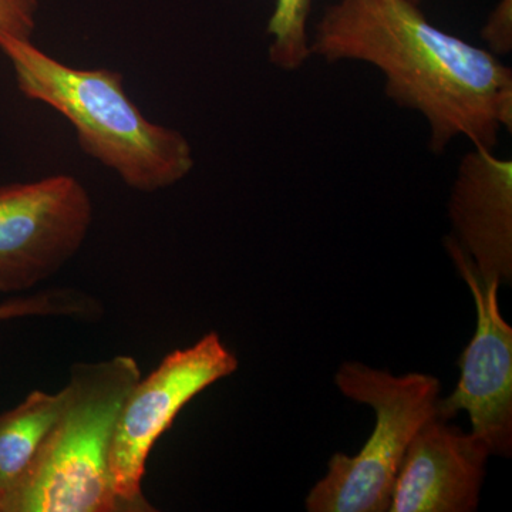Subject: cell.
<instances>
[{
	"label": "cell",
	"mask_w": 512,
	"mask_h": 512,
	"mask_svg": "<svg viewBox=\"0 0 512 512\" xmlns=\"http://www.w3.org/2000/svg\"><path fill=\"white\" fill-rule=\"evenodd\" d=\"M37 12V0H0V32L22 39H32Z\"/></svg>",
	"instance_id": "cell-14"
},
{
	"label": "cell",
	"mask_w": 512,
	"mask_h": 512,
	"mask_svg": "<svg viewBox=\"0 0 512 512\" xmlns=\"http://www.w3.org/2000/svg\"><path fill=\"white\" fill-rule=\"evenodd\" d=\"M0 512H3V504H2V500H0Z\"/></svg>",
	"instance_id": "cell-15"
},
{
	"label": "cell",
	"mask_w": 512,
	"mask_h": 512,
	"mask_svg": "<svg viewBox=\"0 0 512 512\" xmlns=\"http://www.w3.org/2000/svg\"><path fill=\"white\" fill-rule=\"evenodd\" d=\"M335 383L343 396L375 410L376 426L356 456L333 454L328 473L306 497V511H389L407 448L420 427L439 416L440 380L426 373L394 376L363 363L345 362Z\"/></svg>",
	"instance_id": "cell-4"
},
{
	"label": "cell",
	"mask_w": 512,
	"mask_h": 512,
	"mask_svg": "<svg viewBox=\"0 0 512 512\" xmlns=\"http://www.w3.org/2000/svg\"><path fill=\"white\" fill-rule=\"evenodd\" d=\"M413 2L419 3V5H420V3L424 2V0H413Z\"/></svg>",
	"instance_id": "cell-16"
},
{
	"label": "cell",
	"mask_w": 512,
	"mask_h": 512,
	"mask_svg": "<svg viewBox=\"0 0 512 512\" xmlns=\"http://www.w3.org/2000/svg\"><path fill=\"white\" fill-rule=\"evenodd\" d=\"M103 312L101 303L90 293L73 288H53L2 303L0 322L36 316L96 322L103 316Z\"/></svg>",
	"instance_id": "cell-12"
},
{
	"label": "cell",
	"mask_w": 512,
	"mask_h": 512,
	"mask_svg": "<svg viewBox=\"0 0 512 512\" xmlns=\"http://www.w3.org/2000/svg\"><path fill=\"white\" fill-rule=\"evenodd\" d=\"M16 86L72 124L84 154L119 175L128 188L157 192L183 181L195 165L184 134L153 123L124 89L123 74L77 69L32 42L0 32Z\"/></svg>",
	"instance_id": "cell-2"
},
{
	"label": "cell",
	"mask_w": 512,
	"mask_h": 512,
	"mask_svg": "<svg viewBox=\"0 0 512 512\" xmlns=\"http://www.w3.org/2000/svg\"><path fill=\"white\" fill-rule=\"evenodd\" d=\"M141 379L131 356L76 363L66 400L26 476L5 498V512H116L110 448L127 394Z\"/></svg>",
	"instance_id": "cell-3"
},
{
	"label": "cell",
	"mask_w": 512,
	"mask_h": 512,
	"mask_svg": "<svg viewBox=\"0 0 512 512\" xmlns=\"http://www.w3.org/2000/svg\"><path fill=\"white\" fill-rule=\"evenodd\" d=\"M480 35L488 52L497 57L510 55L512 52V0H500L497 3L485 20Z\"/></svg>",
	"instance_id": "cell-13"
},
{
	"label": "cell",
	"mask_w": 512,
	"mask_h": 512,
	"mask_svg": "<svg viewBox=\"0 0 512 512\" xmlns=\"http://www.w3.org/2000/svg\"><path fill=\"white\" fill-rule=\"evenodd\" d=\"M313 0H276L266 33L269 36V62L296 72L311 59L309 15Z\"/></svg>",
	"instance_id": "cell-11"
},
{
	"label": "cell",
	"mask_w": 512,
	"mask_h": 512,
	"mask_svg": "<svg viewBox=\"0 0 512 512\" xmlns=\"http://www.w3.org/2000/svg\"><path fill=\"white\" fill-rule=\"evenodd\" d=\"M311 56L379 70L386 96L426 121L431 153L458 138L494 151L511 131V67L434 26L413 0L332 3L316 23Z\"/></svg>",
	"instance_id": "cell-1"
},
{
	"label": "cell",
	"mask_w": 512,
	"mask_h": 512,
	"mask_svg": "<svg viewBox=\"0 0 512 512\" xmlns=\"http://www.w3.org/2000/svg\"><path fill=\"white\" fill-rule=\"evenodd\" d=\"M66 392L35 390L15 409L0 414V500L5 503L32 467L62 413ZM5 512V508H3Z\"/></svg>",
	"instance_id": "cell-10"
},
{
	"label": "cell",
	"mask_w": 512,
	"mask_h": 512,
	"mask_svg": "<svg viewBox=\"0 0 512 512\" xmlns=\"http://www.w3.org/2000/svg\"><path fill=\"white\" fill-rule=\"evenodd\" d=\"M238 357L217 332L165 356L140 379L121 407L110 448V474L120 510L153 511L143 493L148 456L181 410L207 387L237 372Z\"/></svg>",
	"instance_id": "cell-5"
},
{
	"label": "cell",
	"mask_w": 512,
	"mask_h": 512,
	"mask_svg": "<svg viewBox=\"0 0 512 512\" xmlns=\"http://www.w3.org/2000/svg\"><path fill=\"white\" fill-rule=\"evenodd\" d=\"M490 457L476 434L433 417L420 427L404 454L389 511H476Z\"/></svg>",
	"instance_id": "cell-8"
},
{
	"label": "cell",
	"mask_w": 512,
	"mask_h": 512,
	"mask_svg": "<svg viewBox=\"0 0 512 512\" xmlns=\"http://www.w3.org/2000/svg\"><path fill=\"white\" fill-rule=\"evenodd\" d=\"M93 202L76 177L0 185V293L29 291L83 247Z\"/></svg>",
	"instance_id": "cell-6"
},
{
	"label": "cell",
	"mask_w": 512,
	"mask_h": 512,
	"mask_svg": "<svg viewBox=\"0 0 512 512\" xmlns=\"http://www.w3.org/2000/svg\"><path fill=\"white\" fill-rule=\"evenodd\" d=\"M444 247L473 295L476 333L458 360L460 379L450 396L440 399L439 416L450 420L467 412L471 433L491 456L512 454V328L498 302L500 282H485L451 235Z\"/></svg>",
	"instance_id": "cell-7"
},
{
	"label": "cell",
	"mask_w": 512,
	"mask_h": 512,
	"mask_svg": "<svg viewBox=\"0 0 512 512\" xmlns=\"http://www.w3.org/2000/svg\"><path fill=\"white\" fill-rule=\"evenodd\" d=\"M454 241L485 282L512 281V161L473 147L458 163L448 198Z\"/></svg>",
	"instance_id": "cell-9"
}]
</instances>
